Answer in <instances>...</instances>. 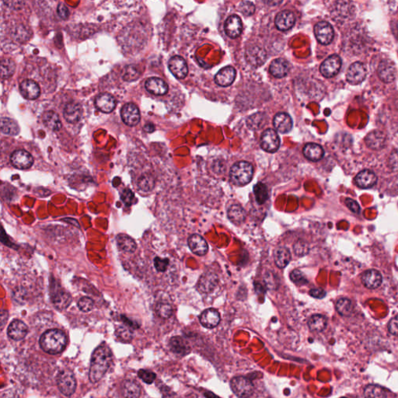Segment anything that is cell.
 <instances>
[{"label":"cell","instance_id":"681fc988","mask_svg":"<svg viewBox=\"0 0 398 398\" xmlns=\"http://www.w3.org/2000/svg\"><path fill=\"white\" fill-rule=\"evenodd\" d=\"M94 301L92 300V299L87 297V296L81 298L78 302V307H79V310L84 312V313L91 311L94 308Z\"/></svg>","mask_w":398,"mask_h":398},{"label":"cell","instance_id":"bcb514c9","mask_svg":"<svg viewBox=\"0 0 398 398\" xmlns=\"http://www.w3.org/2000/svg\"><path fill=\"white\" fill-rule=\"evenodd\" d=\"M156 313L163 319H168L173 314V308L169 303L161 302L156 306Z\"/></svg>","mask_w":398,"mask_h":398},{"label":"cell","instance_id":"836d02e7","mask_svg":"<svg viewBox=\"0 0 398 398\" xmlns=\"http://www.w3.org/2000/svg\"><path fill=\"white\" fill-rule=\"evenodd\" d=\"M275 263L280 269H284L289 264L292 257L289 251L285 247H279L274 252Z\"/></svg>","mask_w":398,"mask_h":398},{"label":"cell","instance_id":"7402d4cb","mask_svg":"<svg viewBox=\"0 0 398 398\" xmlns=\"http://www.w3.org/2000/svg\"><path fill=\"white\" fill-rule=\"evenodd\" d=\"M295 18L293 13L290 11H282L276 16V23L278 29L282 31L291 29L295 24Z\"/></svg>","mask_w":398,"mask_h":398},{"label":"cell","instance_id":"d6986e66","mask_svg":"<svg viewBox=\"0 0 398 398\" xmlns=\"http://www.w3.org/2000/svg\"><path fill=\"white\" fill-rule=\"evenodd\" d=\"M95 105L104 113H111L115 109L116 101L112 94L103 93L96 98Z\"/></svg>","mask_w":398,"mask_h":398},{"label":"cell","instance_id":"ac0fdd59","mask_svg":"<svg viewBox=\"0 0 398 398\" xmlns=\"http://www.w3.org/2000/svg\"><path fill=\"white\" fill-rule=\"evenodd\" d=\"M28 328L24 322L20 320H14L8 327L7 334L11 339L20 341L27 336Z\"/></svg>","mask_w":398,"mask_h":398},{"label":"cell","instance_id":"f5cc1de1","mask_svg":"<svg viewBox=\"0 0 398 398\" xmlns=\"http://www.w3.org/2000/svg\"><path fill=\"white\" fill-rule=\"evenodd\" d=\"M239 10L243 13L244 16H251L255 11V6L254 3L250 1H244L242 2L239 5Z\"/></svg>","mask_w":398,"mask_h":398},{"label":"cell","instance_id":"f35d334b","mask_svg":"<svg viewBox=\"0 0 398 398\" xmlns=\"http://www.w3.org/2000/svg\"><path fill=\"white\" fill-rule=\"evenodd\" d=\"M122 394L127 398H138L140 396V386L134 380H126L123 384Z\"/></svg>","mask_w":398,"mask_h":398},{"label":"cell","instance_id":"6f0895ef","mask_svg":"<svg viewBox=\"0 0 398 398\" xmlns=\"http://www.w3.org/2000/svg\"><path fill=\"white\" fill-rule=\"evenodd\" d=\"M388 331L391 335L398 336V316L394 317L388 324Z\"/></svg>","mask_w":398,"mask_h":398},{"label":"cell","instance_id":"94428289","mask_svg":"<svg viewBox=\"0 0 398 398\" xmlns=\"http://www.w3.org/2000/svg\"><path fill=\"white\" fill-rule=\"evenodd\" d=\"M390 167L394 171H398V152H394L391 153L390 157Z\"/></svg>","mask_w":398,"mask_h":398},{"label":"cell","instance_id":"f907efd6","mask_svg":"<svg viewBox=\"0 0 398 398\" xmlns=\"http://www.w3.org/2000/svg\"><path fill=\"white\" fill-rule=\"evenodd\" d=\"M290 279L292 280V283L298 285H304L307 283V280L304 275L298 269H295L290 273Z\"/></svg>","mask_w":398,"mask_h":398},{"label":"cell","instance_id":"6da1fadb","mask_svg":"<svg viewBox=\"0 0 398 398\" xmlns=\"http://www.w3.org/2000/svg\"><path fill=\"white\" fill-rule=\"evenodd\" d=\"M112 353L109 346L102 344L96 348L91 357L89 378L90 382L98 383L103 378L110 367Z\"/></svg>","mask_w":398,"mask_h":398},{"label":"cell","instance_id":"74e56055","mask_svg":"<svg viewBox=\"0 0 398 398\" xmlns=\"http://www.w3.org/2000/svg\"><path fill=\"white\" fill-rule=\"evenodd\" d=\"M328 321L325 316L315 314L312 316L308 321V327L313 332H321L326 328Z\"/></svg>","mask_w":398,"mask_h":398},{"label":"cell","instance_id":"7dc6e473","mask_svg":"<svg viewBox=\"0 0 398 398\" xmlns=\"http://www.w3.org/2000/svg\"><path fill=\"white\" fill-rule=\"evenodd\" d=\"M140 76V72L135 65H130L125 67L123 72V79L127 82L135 81Z\"/></svg>","mask_w":398,"mask_h":398},{"label":"cell","instance_id":"003e7915","mask_svg":"<svg viewBox=\"0 0 398 398\" xmlns=\"http://www.w3.org/2000/svg\"><path fill=\"white\" fill-rule=\"evenodd\" d=\"M144 130L146 132H153L155 130V126L152 123H148L145 125Z\"/></svg>","mask_w":398,"mask_h":398},{"label":"cell","instance_id":"83f0119b","mask_svg":"<svg viewBox=\"0 0 398 398\" xmlns=\"http://www.w3.org/2000/svg\"><path fill=\"white\" fill-rule=\"evenodd\" d=\"M366 143L372 150H381L386 143V135L380 131H373L368 134Z\"/></svg>","mask_w":398,"mask_h":398},{"label":"cell","instance_id":"60d3db41","mask_svg":"<svg viewBox=\"0 0 398 398\" xmlns=\"http://www.w3.org/2000/svg\"><path fill=\"white\" fill-rule=\"evenodd\" d=\"M254 195H255L256 201L260 205L265 203L269 199V190H268V187L261 182H259L254 186Z\"/></svg>","mask_w":398,"mask_h":398},{"label":"cell","instance_id":"52a82bcc","mask_svg":"<svg viewBox=\"0 0 398 398\" xmlns=\"http://www.w3.org/2000/svg\"><path fill=\"white\" fill-rule=\"evenodd\" d=\"M261 146L268 153H275L280 146V138L274 129L265 130L261 138Z\"/></svg>","mask_w":398,"mask_h":398},{"label":"cell","instance_id":"e575fe53","mask_svg":"<svg viewBox=\"0 0 398 398\" xmlns=\"http://www.w3.org/2000/svg\"><path fill=\"white\" fill-rule=\"evenodd\" d=\"M43 122L45 126L47 127L49 129L53 130L55 132L61 129V120L58 114L53 111H49L44 114Z\"/></svg>","mask_w":398,"mask_h":398},{"label":"cell","instance_id":"c3c4849f","mask_svg":"<svg viewBox=\"0 0 398 398\" xmlns=\"http://www.w3.org/2000/svg\"><path fill=\"white\" fill-rule=\"evenodd\" d=\"M115 335L119 341L124 343L130 342L133 339V333L126 327H118L116 329Z\"/></svg>","mask_w":398,"mask_h":398},{"label":"cell","instance_id":"11a10c76","mask_svg":"<svg viewBox=\"0 0 398 398\" xmlns=\"http://www.w3.org/2000/svg\"><path fill=\"white\" fill-rule=\"evenodd\" d=\"M169 265V260L164 258H156L154 259V266L158 272H164L168 269Z\"/></svg>","mask_w":398,"mask_h":398},{"label":"cell","instance_id":"30bf717a","mask_svg":"<svg viewBox=\"0 0 398 398\" xmlns=\"http://www.w3.org/2000/svg\"><path fill=\"white\" fill-rule=\"evenodd\" d=\"M367 70L366 66L362 62L357 61L351 64L346 74L347 81L352 85L359 84L366 79Z\"/></svg>","mask_w":398,"mask_h":398},{"label":"cell","instance_id":"e7e4bbea","mask_svg":"<svg viewBox=\"0 0 398 398\" xmlns=\"http://www.w3.org/2000/svg\"><path fill=\"white\" fill-rule=\"evenodd\" d=\"M282 2H283V0H264V2L269 6H276V5H280Z\"/></svg>","mask_w":398,"mask_h":398},{"label":"cell","instance_id":"277c9868","mask_svg":"<svg viewBox=\"0 0 398 398\" xmlns=\"http://www.w3.org/2000/svg\"><path fill=\"white\" fill-rule=\"evenodd\" d=\"M54 283L55 285H53V282L51 284L52 302L58 310H65L72 303V296H71L70 293L66 292L63 288H61L59 285H57L56 282L54 281Z\"/></svg>","mask_w":398,"mask_h":398},{"label":"cell","instance_id":"4dcf8cb0","mask_svg":"<svg viewBox=\"0 0 398 398\" xmlns=\"http://www.w3.org/2000/svg\"><path fill=\"white\" fill-rule=\"evenodd\" d=\"M218 283V277L213 273H206L201 277L198 283V288L204 293L211 292Z\"/></svg>","mask_w":398,"mask_h":398},{"label":"cell","instance_id":"91938a15","mask_svg":"<svg viewBox=\"0 0 398 398\" xmlns=\"http://www.w3.org/2000/svg\"><path fill=\"white\" fill-rule=\"evenodd\" d=\"M345 204L346 206H348V209H349L351 212H353V213H360V206H359L358 202H355L353 199H351V198H346Z\"/></svg>","mask_w":398,"mask_h":398},{"label":"cell","instance_id":"03108f58","mask_svg":"<svg viewBox=\"0 0 398 398\" xmlns=\"http://www.w3.org/2000/svg\"><path fill=\"white\" fill-rule=\"evenodd\" d=\"M8 319V313L5 310H2V314H1V325H2V329L3 328L5 323L6 322Z\"/></svg>","mask_w":398,"mask_h":398},{"label":"cell","instance_id":"ee69618b","mask_svg":"<svg viewBox=\"0 0 398 398\" xmlns=\"http://www.w3.org/2000/svg\"><path fill=\"white\" fill-rule=\"evenodd\" d=\"M138 186L143 191H151L155 186V179L151 174L145 173V174L142 175L138 180Z\"/></svg>","mask_w":398,"mask_h":398},{"label":"cell","instance_id":"8d00e7d4","mask_svg":"<svg viewBox=\"0 0 398 398\" xmlns=\"http://www.w3.org/2000/svg\"><path fill=\"white\" fill-rule=\"evenodd\" d=\"M228 218L232 223L239 225L242 224L246 219V213L244 209L239 205H233L228 210Z\"/></svg>","mask_w":398,"mask_h":398},{"label":"cell","instance_id":"603a6c76","mask_svg":"<svg viewBox=\"0 0 398 398\" xmlns=\"http://www.w3.org/2000/svg\"><path fill=\"white\" fill-rule=\"evenodd\" d=\"M199 321L202 326L206 328H216L220 322V313L213 308L207 309L202 312Z\"/></svg>","mask_w":398,"mask_h":398},{"label":"cell","instance_id":"ab89813d","mask_svg":"<svg viewBox=\"0 0 398 398\" xmlns=\"http://www.w3.org/2000/svg\"><path fill=\"white\" fill-rule=\"evenodd\" d=\"M1 132L9 135H16L20 132V128L17 123L9 117L1 118Z\"/></svg>","mask_w":398,"mask_h":398},{"label":"cell","instance_id":"d4e9b609","mask_svg":"<svg viewBox=\"0 0 398 398\" xmlns=\"http://www.w3.org/2000/svg\"><path fill=\"white\" fill-rule=\"evenodd\" d=\"M275 128L280 133L285 134L289 132L292 128V120L286 113H279L275 116L273 120Z\"/></svg>","mask_w":398,"mask_h":398},{"label":"cell","instance_id":"cb8c5ba5","mask_svg":"<svg viewBox=\"0 0 398 398\" xmlns=\"http://www.w3.org/2000/svg\"><path fill=\"white\" fill-rule=\"evenodd\" d=\"M145 86L146 90L154 95H164L168 91V84L160 78L152 77L148 79Z\"/></svg>","mask_w":398,"mask_h":398},{"label":"cell","instance_id":"7bdbcfd3","mask_svg":"<svg viewBox=\"0 0 398 398\" xmlns=\"http://www.w3.org/2000/svg\"><path fill=\"white\" fill-rule=\"evenodd\" d=\"M364 395L367 398H386L388 392L382 387L378 385H369L364 391Z\"/></svg>","mask_w":398,"mask_h":398},{"label":"cell","instance_id":"3957f363","mask_svg":"<svg viewBox=\"0 0 398 398\" xmlns=\"http://www.w3.org/2000/svg\"><path fill=\"white\" fill-rule=\"evenodd\" d=\"M254 169L250 163L240 161L233 164L230 170V180L238 186L246 185L252 179Z\"/></svg>","mask_w":398,"mask_h":398},{"label":"cell","instance_id":"9a60e30c","mask_svg":"<svg viewBox=\"0 0 398 398\" xmlns=\"http://www.w3.org/2000/svg\"><path fill=\"white\" fill-rule=\"evenodd\" d=\"M226 34L229 38H236L241 35L243 24L241 19L237 15H231L226 20L224 25Z\"/></svg>","mask_w":398,"mask_h":398},{"label":"cell","instance_id":"e0dca14e","mask_svg":"<svg viewBox=\"0 0 398 398\" xmlns=\"http://www.w3.org/2000/svg\"><path fill=\"white\" fill-rule=\"evenodd\" d=\"M188 246L194 254L198 256L206 255L209 251L207 242L198 234H192L188 238Z\"/></svg>","mask_w":398,"mask_h":398},{"label":"cell","instance_id":"f546056e","mask_svg":"<svg viewBox=\"0 0 398 398\" xmlns=\"http://www.w3.org/2000/svg\"><path fill=\"white\" fill-rule=\"evenodd\" d=\"M171 349L174 353L180 355H186L191 351L189 344L185 339L180 336H175L170 340Z\"/></svg>","mask_w":398,"mask_h":398},{"label":"cell","instance_id":"1f68e13d","mask_svg":"<svg viewBox=\"0 0 398 398\" xmlns=\"http://www.w3.org/2000/svg\"><path fill=\"white\" fill-rule=\"evenodd\" d=\"M245 56L249 63L254 66H260L266 59V53L263 49H260L259 47H252L251 49H248Z\"/></svg>","mask_w":398,"mask_h":398},{"label":"cell","instance_id":"6125c7cd","mask_svg":"<svg viewBox=\"0 0 398 398\" xmlns=\"http://www.w3.org/2000/svg\"><path fill=\"white\" fill-rule=\"evenodd\" d=\"M310 295L313 297L317 298V299H322L326 295V292L322 288H313L310 291Z\"/></svg>","mask_w":398,"mask_h":398},{"label":"cell","instance_id":"4316f807","mask_svg":"<svg viewBox=\"0 0 398 398\" xmlns=\"http://www.w3.org/2000/svg\"><path fill=\"white\" fill-rule=\"evenodd\" d=\"M377 177L373 172L365 170L359 172L355 177V183L362 188H370L377 183Z\"/></svg>","mask_w":398,"mask_h":398},{"label":"cell","instance_id":"9c48e42d","mask_svg":"<svg viewBox=\"0 0 398 398\" xmlns=\"http://www.w3.org/2000/svg\"><path fill=\"white\" fill-rule=\"evenodd\" d=\"M341 67V60L337 55H332L321 64L320 71L323 76L332 78L336 76Z\"/></svg>","mask_w":398,"mask_h":398},{"label":"cell","instance_id":"2e32d148","mask_svg":"<svg viewBox=\"0 0 398 398\" xmlns=\"http://www.w3.org/2000/svg\"><path fill=\"white\" fill-rule=\"evenodd\" d=\"M236 75V69L233 67H224L215 76V82L220 87H229L234 81Z\"/></svg>","mask_w":398,"mask_h":398},{"label":"cell","instance_id":"b9f144b4","mask_svg":"<svg viewBox=\"0 0 398 398\" xmlns=\"http://www.w3.org/2000/svg\"><path fill=\"white\" fill-rule=\"evenodd\" d=\"M353 309V306L351 300L346 298H341L339 299L336 303V310L338 313L341 316H348L351 314Z\"/></svg>","mask_w":398,"mask_h":398},{"label":"cell","instance_id":"d6a6232c","mask_svg":"<svg viewBox=\"0 0 398 398\" xmlns=\"http://www.w3.org/2000/svg\"><path fill=\"white\" fill-rule=\"evenodd\" d=\"M303 154L310 161H318L323 158L325 152L320 145L308 143L303 148Z\"/></svg>","mask_w":398,"mask_h":398},{"label":"cell","instance_id":"5b68a950","mask_svg":"<svg viewBox=\"0 0 398 398\" xmlns=\"http://www.w3.org/2000/svg\"><path fill=\"white\" fill-rule=\"evenodd\" d=\"M56 381L58 389L65 396H71L76 391V378L69 370H63L58 373Z\"/></svg>","mask_w":398,"mask_h":398},{"label":"cell","instance_id":"4fadbf2b","mask_svg":"<svg viewBox=\"0 0 398 398\" xmlns=\"http://www.w3.org/2000/svg\"><path fill=\"white\" fill-rule=\"evenodd\" d=\"M380 79L384 83H389L395 80L397 76L396 67L391 60H383L378 67Z\"/></svg>","mask_w":398,"mask_h":398},{"label":"cell","instance_id":"9f6ffc18","mask_svg":"<svg viewBox=\"0 0 398 398\" xmlns=\"http://www.w3.org/2000/svg\"><path fill=\"white\" fill-rule=\"evenodd\" d=\"M121 198L124 205L131 206L134 198L133 192L129 189H124L121 192Z\"/></svg>","mask_w":398,"mask_h":398},{"label":"cell","instance_id":"f1b7e54d","mask_svg":"<svg viewBox=\"0 0 398 398\" xmlns=\"http://www.w3.org/2000/svg\"><path fill=\"white\" fill-rule=\"evenodd\" d=\"M269 71L274 77H285L289 72V65L286 60L277 58L271 63Z\"/></svg>","mask_w":398,"mask_h":398},{"label":"cell","instance_id":"484cf974","mask_svg":"<svg viewBox=\"0 0 398 398\" xmlns=\"http://www.w3.org/2000/svg\"><path fill=\"white\" fill-rule=\"evenodd\" d=\"M83 109L81 105L76 102H71L64 109V117L68 122L76 123L81 118Z\"/></svg>","mask_w":398,"mask_h":398},{"label":"cell","instance_id":"816d5d0a","mask_svg":"<svg viewBox=\"0 0 398 398\" xmlns=\"http://www.w3.org/2000/svg\"><path fill=\"white\" fill-rule=\"evenodd\" d=\"M138 376L141 380H143V382L147 384H153L157 377L155 373L150 370H146V369H140L138 373Z\"/></svg>","mask_w":398,"mask_h":398},{"label":"cell","instance_id":"f6af8a7d","mask_svg":"<svg viewBox=\"0 0 398 398\" xmlns=\"http://www.w3.org/2000/svg\"><path fill=\"white\" fill-rule=\"evenodd\" d=\"M16 65L14 61L10 59H3L1 62V76L3 79H8L14 74Z\"/></svg>","mask_w":398,"mask_h":398},{"label":"cell","instance_id":"7a4b0ae2","mask_svg":"<svg viewBox=\"0 0 398 398\" xmlns=\"http://www.w3.org/2000/svg\"><path fill=\"white\" fill-rule=\"evenodd\" d=\"M66 344V335L58 329L49 330L40 339V345L42 349L51 355L61 353Z\"/></svg>","mask_w":398,"mask_h":398},{"label":"cell","instance_id":"5bb4252c","mask_svg":"<svg viewBox=\"0 0 398 398\" xmlns=\"http://www.w3.org/2000/svg\"><path fill=\"white\" fill-rule=\"evenodd\" d=\"M168 67L171 73L177 79H184L188 73L185 60L180 56H174L170 59Z\"/></svg>","mask_w":398,"mask_h":398},{"label":"cell","instance_id":"8992f818","mask_svg":"<svg viewBox=\"0 0 398 398\" xmlns=\"http://www.w3.org/2000/svg\"><path fill=\"white\" fill-rule=\"evenodd\" d=\"M230 387L233 393L239 398H248L254 392L251 380L244 377H236L231 380Z\"/></svg>","mask_w":398,"mask_h":398},{"label":"cell","instance_id":"ba28073f","mask_svg":"<svg viewBox=\"0 0 398 398\" xmlns=\"http://www.w3.org/2000/svg\"><path fill=\"white\" fill-rule=\"evenodd\" d=\"M316 38L322 45H329L333 41L334 29L332 26L326 21L317 23L314 27Z\"/></svg>","mask_w":398,"mask_h":398},{"label":"cell","instance_id":"db71d44e","mask_svg":"<svg viewBox=\"0 0 398 398\" xmlns=\"http://www.w3.org/2000/svg\"><path fill=\"white\" fill-rule=\"evenodd\" d=\"M264 115H261L260 114H256L251 116L248 120V125L251 128H261V124L263 123Z\"/></svg>","mask_w":398,"mask_h":398},{"label":"cell","instance_id":"680465c9","mask_svg":"<svg viewBox=\"0 0 398 398\" xmlns=\"http://www.w3.org/2000/svg\"><path fill=\"white\" fill-rule=\"evenodd\" d=\"M307 247H306V244L304 243H295V245H294V252L296 255L298 256H303L307 253L308 250H307Z\"/></svg>","mask_w":398,"mask_h":398},{"label":"cell","instance_id":"8fae6325","mask_svg":"<svg viewBox=\"0 0 398 398\" xmlns=\"http://www.w3.org/2000/svg\"><path fill=\"white\" fill-rule=\"evenodd\" d=\"M121 116L124 124L128 126H135L140 121V112L136 105L128 103L122 107Z\"/></svg>","mask_w":398,"mask_h":398},{"label":"cell","instance_id":"44dd1931","mask_svg":"<svg viewBox=\"0 0 398 398\" xmlns=\"http://www.w3.org/2000/svg\"><path fill=\"white\" fill-rule=\"evenodd\" d=\"M383 278L377 270L370 269L362 275V283L366 288L370 289L378 288L382 283Z\"/></svg>","mask_w":398,"mask_h":398},{"label":"cell","instance_id":"ffe728a7","mask_svg":"<svg viewBox=\"0 0 398 398\" xmlns=\"http://www.w3.org/2000/svg\"><path fill=\"white\" fill-rule=\"evenodd\" d=\"M20 93L27 100H35L40 96L41 90L36 82L31 79H26L20 83Z\"/></svg>","mask_w":398,"mask_h":398},{"label":"cell","instance_id":"be15d7a7","mask_svg":"<svg viewBox=\"0 0 398 398\" xmlns=\"http://www.w3.org/2000/svg\"><path fill=\"white\" fill-rule=\"evenodd\" d=\"M58 13L61 18L66 20L69 16V11L64 4H59L58 7Z\"/></svg>","mask_w":398,"mask_h":398},{"label":"cell","instance_id":"d590c367","mask_svg":"<svg viewBox=\"0 0 398 398\" xmlns=\"http://www.w3.org/2000/svg\"><path fill=\"white\" fill-rule=\"evenodd\" d=\"M117 243L119 249L124 252L133 253L137 248L135 240L128 235L119 234L117 236Z\"/></svg>","mask_w":398,"mask_h":398},{"label":"cell","instance_id":"7c38bea8","mask_svg":"<svg viewBox=\"0 0 398 398\" xmlns=\"http://www.w3.org/2000/svg\"><path fill=\"white\" fill-rule=\"evenodd\" d=\"M10 160L13 167L20 170L29 169L34 164L32 156L25 150H16L11 156Z\"/></svg>","mask_w":398,"mask_h":398}]
</instances>
